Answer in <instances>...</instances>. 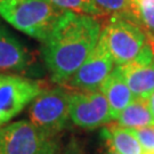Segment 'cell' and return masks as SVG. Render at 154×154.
<instances>
[{
  "label": "cell",
  "instance_id": "1",
  "mask_svg": "<svg viewBox=\"0 0 154 154\" xmlns=\"http://www.w3.org/2000/svg\"><path fill=\"white\" fill-rule=\"evenodd\" d=\"M100 23L94 16L65 11L42 41V55L53 81H69L96 47Z\"/></svg>",
  "mask_w": 154,
  "mask_h": 154
},
{
  "label": "cell",
  "instance_id": "2",
  "mask_svg": "<svg viewBox=\"0 0 154 154\" xmlns=\"http://www.w3.org/2000/svg\"><path fill=\"white\" fill-rule=\"evenodd\" d=\"M64 13L50 0H0V16L16 30L41 41Z\"/></svg>",
  "mask_w": 154,
  "mask_h": 154
},
{
  "label": "cell",
  "instance_id": "3",
  "mask_svg": "<svg viewBox=\"0 0 154 154\" xmlns=\"http://www.w3.org/2000/svg\"><path fill=\"white\" fill-rule=\"evenodd\" d=\"M99 39L104 42L116 65L129 63H152L154 53L146 35L134 22L112 16Z\"/></svg>",
  "mask_w": 154,
  "mask_h": 154
},
{
  "label": "cell",
  "instance_id": "4",
  "mask_svg": "<svg viewBox=\"0 0 154 154\" xmlns=\"http://www.w3.org/2000/svg\"><path fill=\"white\" fill-rule=\"evenodd\" d=\"M28 116L33 126L53 138L65 127L70 116V93L61 87L42 90L31 102Z\"/></svg>",
  "mask_w": 154,
  "mask_h": 154
},
{
  "label": "cell",
  "instance_id": "5",
  "mask_svg": "<svg viewBox=\"0 0 154 154\" xmlns=\"http://www.w3.org/2000/svg\"><path fill=\"white\" fill-rule=\"evenodd\" d=\"M0 154H56V145L30 121L0 128Z\"/></svg>",
  "mask_w": 154,
  "mask_h": 154
},
{
  "label": "cell",
  "instance_id": "6",
  "mask_svg": "<svg viewBox=\"0 0 154 154\" xmlns=\"http://www.w3.org/2000/svg\"><path fill=\"white\" fill-rule=\"evenodd\" d=\"M41 91L38 81L0 73V128L21 113Z\"/></svg>",
  "mask_w": 154,
  "mask_h": 154
},
{
  "label": "cell",
  "instance_id": "7",
  "mask_svg": "<svg viewBox=\"0 0 154 154\" xmlns=\"http://www.w3.org/2000/svg\"><path fill=\"white\" fill-rule=\"evenodd\" d=\"M70 118L74 125L86 129L113 120L109 102L99 89L70 93Z\"/></svg>",
  "mask_w": 154,
  "mask_h": 154
},
{
  "label": "cell",
  "instance_id": "8",
  "mask_svg": "<svg viewBox=\"0 0 154 154\" xmlns=\"http://www.w3.org/2000/svg\"><path fill=\"white\" fill-rule=\"evenodd\" d=\"M114 69V60L104 42L98 39L96 47L69 80L71 87L81 90H97Z\"/></svg>",
  "mask_w": 154,
  "mask_h": 154
},
{
  "label": "cell",
  "instance_id": "9",
  "mask_svg": "<svg viewBox=\"0 0 154 154\" xmlns=\"http://www.w3.org/2000/svg\"><path fill=\"white\" fill-rule=\"evenodd\" d=\"M29 63L28 49L0 22V72L24 71Z\"/></svg>",
  "mask_w": 154,
  "mask_h": 154
},
{
  "label": "cell",
  "instance_id": "10",
  "mask_svg": "<svg viewBox=\"0 0 154 154\" xmlns=\"http://www.w3.org/2000/svg\"><path fill=\"white\" fill-rule=\"evenodd\" d=\"M135 97L149 98L154 91V62L116 65Z\"/></svg>",
  "mask_w": 154,
  "mask_h": 154
},
{
  "label": "cell",
  "instance_id": "11",
  "mask_svg": "<svg viewBox=\"0 0 154 154\" xmlns=\"http://www.w3.org/2000/svg\"><path fill=\"white\" fill-rule=\"evenodd\" d=\"M99 90L109 102L113 120H116L118 116L135 98L131 90L129 89L122 74L119 71L118 66L114 67L113 71L110 73V75L105 79Z\"/></svg>",
  "mask_w": 154,
  "mask_h": 154
},
{
  "label": "cell",
  "instance_id": "12",
  "mask_svg": "<svg viewBox=\"0 0 154 154\" xmlns=\"http://www.w3.org/2000/svg\"><path fill=\"white\" fill-rule=\"evenodd\" d=\"M118 125L127 129H139L153 126L154 118L151 113L149 98L135 97L131 103L116 118Z\"/></svg>",
  "mask_w": 154,
  "mask_h": 154
},
{
  "label": "cell",
  "instance_id": "13",
  "mask_svg": "<svg viewBox=\"0 0 154 154\" xmlns=\"http://www.w3.org/2000/svg\"><path fill=\"white\" fill-rule=\"evenodd\" d=\"M105 139L111 149L119 154H144L140 144L129 129L118 123H111L103 129Z\"/></svg>",
  "mask_w": 154,
  "mask_h": 154
},
{
  "label": "cell",
  "instance_id": "14",
  "mask_svg": "<svg viewBox=\"0 0 154 154\" xmlns=\"http://www.w3.org/2000/svg\"><path fill=\"white\" fill-rule=\"evenodd\" d=\"M135 24L146 35L154 53V0H138L132 8Z\"/></svg>",
  "mask_w": 154,
  "mask_h": 154
},
{
  "label": "cell",
  "instance_id": "15",
  "mask_svg": "<svg viewBox=\"0 0 154 154\" xmlns=\"http://www.w3.org/2000/svg\"><path fill=\"white\" fill-rule=\"evenodd\" d=\"M102 15L120 16L135 23L131 0H91Z\"/></svg>",
  "mask_w": 154,
  "mask_h": 154
},
{
  "label": "cell",
  "instance_id": "16",
  "mask_svg": "<svg viewBox=\"0 0 154 154\" xmlns=\"http://www.w3.org/2000/svg\"><path fill=\"white\" fill-rule=\"evenodd\" d=\"M55 6L65 11H73L89 16H103L91 0H50Z\"/></svg>",
  "mask_w": 154,
  "mask_h": 154
},
{
  "label": "cell",
  "instance_id": "17",
  "mask_svg": "<svg viewBox=\"0 0 154 154\" xmlns=\"http://www.w3.org/2000/svg\"><path fill=\"white\" fill-rule=\"evenodd\" d=\"M135 135L145 153H154V125L139 129H129Z\"/></svg>",
  "mask_w": 154,
  "mask_h": 154
},
{
  "label": "cell",
  "instance_id": "18",
  "mask_svg": "<svg viewBox=\"0 0 154 154\" xmlns=\"http://www.w3.org/2000/svg\"><path fill=\"white\" fill-rule=\"evenodd\" d=\"M149 110H151V113L154 118V91L151 94V96L149 97Z\"/></svg>",
  "mask_w": 154,
  "mask_h": 154
},
{
  "label": "cell",
  "instance_id": "19",
  "mask_svg": "<svg viewBox=\"0 0 154 154\" xmlns=\"http://www.w3.org/2000/svg\"><path fill=\"white\" fill-rule=\"evenodd\" d=\"M107 154H119V153H116V151H113V149H110V151L107 152Z\"/></svg>",
  "mask_w": 154,
  "mask_h": 154
},
{
  "label": "cell",
  "instance_id": "20",
  "mask_svg": "<svg viewBox=\"0 0 154 154\" xmlns=\"http://www.w3.org/2000/svg\"><path fill=\"white\" fill-rule=\"evenodd\" d=\"M131 2H132V8H134V6H135L136 4H137L138 0H131Z\"/></svg>",
  "mask_w": 154,
  "mask_h": 154
},
{
  "label": "cell",
  "instance_id": "21",
  "mask_svg": "<svg viewBox=\"0 0 154 154\" xmlns=\"http://www.w3.org/2000/svg\"><path fill=\"white\" fill-rule=\"evenodd\" d=\"M144 154H153V153H144Z\"/></svg>",
  "mask_w": 154,
  "mask_h": 154
},
{
  "label": "cell",
  "instance_id": "22",
  "mask_svg": "<svg viewBox=\"0 0 154 154\" xmlns=\"http://www.w3.org/2000/svg\"><path fill=\"white\" fill-rule=\"evenodd\" d=\"M153 154H154V153H153Z\"/></svg>",
  "mask_w": 154,
  "mask_h": 154
}]
</instances>
